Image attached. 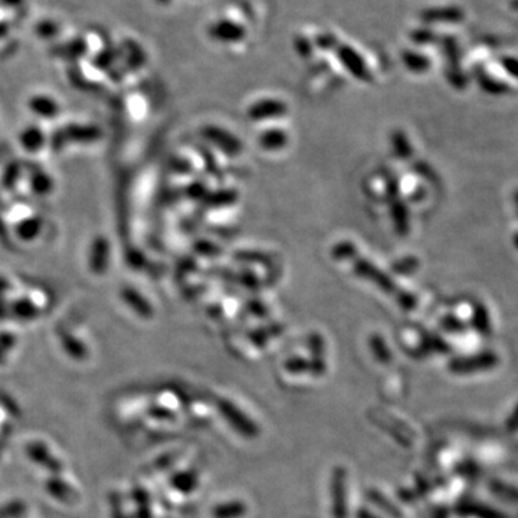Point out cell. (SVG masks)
<instances>
[{"mask_svg": "<svg viewBox=\"0 0 518 518\" xmlns=\"http://www.w3.org/2000/svg\"><path fill=\"white\" fill-rule=\"evenodd\" d=\"M209 34L212 38L223 42H235L245 37V29L236 25L234 20L220 19L215 22L209 27Z\"/></svg>", "mask_w": 518, "mask_h": 518, "instance_id": "obj_1", "label": "cell"}, {"mask_svg": "<svg viewBox=\"0 0 518 518\" xmlns=\"http://www.w3.org/2000/svg\"><path fill=\"white\" fill-rule=\"evenodd\" d=\"M157 2L161 4V5H168L170 2V0H157Z\"/></svg>", "mask_w": 518, "mask_h": 518, "instance_id": "obj_2", "label": "cell"}]
</instances>
